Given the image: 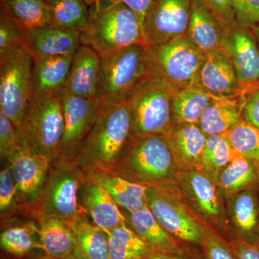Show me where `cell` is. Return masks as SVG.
I'll return each instance as SVG.
<instances>
[{"label": "cell", "instance_id": "cell-8", "mask_svg": "<svg viewBox=\"0 0 259 259\" xmlns=\"http://www.w3.org/2000/svg\"><path fill=\"white\" fill-rule=\"evenodd\" d=\"M146 47L135 44L100 54L102 74L98 99L100 104L126 102L147 77Z\"/></svg>", "mask_w": 259, "mask_h": 259}, {"label": "cell", "instance_id": "cell-6", "mask_svg": "<svg viewBox=\"0 0 259 259\" xmlns=\"http://www.w3.org/2000/svg\"><path fill=\"white\" fill-rule=\"evenodd\" d=\"M146 196L148 207L170 235L201 246L209 227L191 208L177 180L148 186Z\"/></svg>", "mask_w": 259, "mask_h": 259}, {"label": "cell", "instance_id": "cell-5", "mask_svg": "<svg viewBox=\"0 0 259 259\" xmlns=\"http://www.w3.org/2000/svg\"><path fill=\"white\" fill-rule=\"evenodd\" d=\"M64 125L59 94L32 95L16 128L20 148L54 161L59 156Z\"/></svg>", "mask_w": 259, "mask_h": 259}, {"label": "cell", "instance_id": "cell-39", "mask_svg": "<svg viewBox=\"0 0 259 259\" xmlns=\"http://www.w3.org/2000/svg\"><path fill=\"white\" fill-rule=\"evenodd\" d=\"M200 248L202 259H237L228 241L209 227Z\"/></svg>", "mask_w": 259, "mask_h": 259}, {"label": "cell", "instance_id": "cell-26", "mask_svg": "<svg viewBox=\"0 0 259 259\" xmlns=\"http://www.w3.org/2000/svg\"><path fill=\"white\" fill-rule=\"evenodd\" d=\"M86 175L103 186L121 208L129 214L148 205L146 196L147 186L131 182L112 172H90Z\"/></svg>", "mask_w": 259, "mask_h": 259}, {"label": "cell", "instance_id": "cell-30", "mask_svg": "<svg viewBox=\"0 0 259 259\" xmlns=\"http://www.w3.org/2000/svg\"><path fill=\"white\" fill-rule=\"evenodd\" d=\"M75 238L74 254L81 259H110L106 232L90 222L88 216L71 224Z\"/></svg>", "mask_w": 259, "mask_h": 259}, {"label": "cell", "instance_id": "cell-40", "mask_svg": "<svg viewBox=\"0 0 259 259\" xmlns=\"http://www.w3.org/2000/svg\"><path fill=\"white\" fill-rule=\"evenodd\" d=\"M19 144L16 127L4 115L0 113V156L9 161L21 151Z\"/></svg>", "mask_w": 259, "mask_h": 259}, {"label": "cell", "instance_id": "cell-15", "mask_svg": "<svg viewBox=\"0 0 259 259\" xmlns=\"http://www.w3.org/2000/svg\"><path fill=\"white\" fill-rule=\"evenodd\" d=\"M221 46L243 89L259 84V47L250 27L237 23L223 30Z\"/></svg>", "mask_w": 259, "mask_h": 259}, {"label": "cell", "instance_id": "cell-31", "mask_svg": "<svg viewBox=\"0 0 259 259\" xmlns=\"http://www.w3.org/2000/svg\"><path fill=\"white\" fill-rule=\"evenodd\" d=\"M0 245L5 253L16 259L32 258V253L40 250L35 221L5 226L0 234Z\"/></svg>", "mask_w": 259, "mask_h": 259}, {"label": "cell", "instance_id": "cell-10", "mask_svg": "<svg viewBox=\"0 0 259 259\" xmlns=\"http://www.w3.org/2000/svg\"><path fill=\"white\" fill-rule=\"evenodd\" d=\"M177 182L191 208L204 224L227 241L236 237L230 225L224 197L215 181L202 171H179Z\"/></svg>", "mask_w": 259, "mask_h": 259}, {"label": "cell", "instance_id": "cell-48", "mask_svg": "<svg viewBox=\"0 0 259 259\" xmlns=\"http://www.w3.org/2000/svg\"><path fill=\"white\" fill-rule=\"evenodd\" d=\"M252 31L254 33L255 38H256L257 44H258L259 47V24L255 25L254 26L250 27Z\"/></svg>", "mask_w": 259, "mask_h": 259}, {"label": "cell", "instance_id": "cell-14", "mask_svg": "<svg viewBox=\"0 0 259 259\" xmlns=\"http://www.w3.org/2000/svg\"><path fill=\"white\" fill-rule=\"evenodd\" d=\"M8 162L16 186L19 212L20 215L28 216L41 192L52 161L42 155L21 149Z\"/></svg>", "mask_w": 259, "mask_h": 259}, {"label": "cell", "instance_id": "cell-34", "mask_svg": "<svg viewBox=\"0 0 259 259\" xmlns=\"http://www.w3.org/2000/svg\"><path fill=\"white\" fill-rule=\"evenodd\" d=\"M1 13L13 19L25 28L51 24L44 0H0Z\"/></svg>", "mask_w": 259, "mask_h": 259}, {"label": "cell", "instance_id": "cell-51", "mask_svg": "<svg viewBox=\"0 0 259 259\" xmlns=\"http://www.w3.org/2000/svg\"><path fill=\"white\" fill-rule=\"evenodd\" d=\"M2 259H9V258H5V257H4V258H2Z\"/></svg>", "mask_w": 259, "mask_h": 259}, {"label": "cell", "instance_id": "cell-49", "mask_svg": "<svg viewBox=\"0 0 259 259\" xmlns=\"http://www.w3.org/2000/svg\"><path fill=\"white\" fill-rule=\"evenodd\" d=\"M83 1L85 2V3H87L89 5V6H91V5H93L94 4H95V3H97V2L100 1V0H83Z\"/></svg>", "mask_w": 259, "mask_h": 259}, {"label": "cell", "instance_id": "cell-19", "mask_svg": "<svg viewBox=\"0 0 259 259\" xmlns=\"http://www.w3.org/2000/svg\"><path fill=\"white\" fill-rule=\"evenodd\" d=\"M79 199L92 222L106 233L127 223V216L120 210L108 191L88 176L81 184Z\"/></svg>", "mask_w": 259, "mask_h": 259}, {"label": "cell", "instance_id": "cell-35", "mask_svg": "<svg viewBox=\"0 0 259 259\" xmlns=\"http://www.w3.org/2000/svg\"><path fill=\"white\" fill-rule=\"evenodd\" d=\"M236 156L224 135L207 136L202 157V171L218 183L221 172Z\"/></svg>", "mask_w": 259, "mask_h": 259}, {"label": "cell", "instance_id": "cell-24", "mask_svg": "<svg viewBox=\"0 0 259 259\" xmlns=\"http://www.w3.org/2000/svg\"><path fill=\"white\" fill-rule=\"evenodd\" d=\"M35 223L42 255L61 258L74 253V233L71 224L55 218H41Z\"/></svg>", "mask_w": 259, "mask_h": 259}, {"label": "cell", "instance_id": "cell-36", "mask_svg": "<svg viewBox=\"0 0 259 259\" xmlns=\"http://www.w3.org/2000/svg\"><path fill=\"white\" fill-rule=\"evenodd\" d=\"M236 156L259 161V128L241 119L223 134Z\"/></svg>", "mask_w": 259, "mask_h": 259}, {"label": "cell", "instance_id": "cell-12", "mask_svg": "<svg viewBox=\"0 0 259 259\" xmlns=\"http://www.w3.org/2000/svg\"><path fill=\"white\" fill-rule=\"evenodd\" d=\"M64 114V133L56 158L73 160L92 131L100 109L98 98L61 95Z\"/></svg>", "mask_w": 259, "mask_h": 259}, {"label": "cell", "instance_id": "cell-7", "mask_svg": "<svg viewBox=\"0 0 259 259\" xmlns=\"http://www.w3.org/2000/svg\"><path fill=\"white\" fill-rule=\"evenodd\" d=\"M205 55L188 37L146 48L147 75L180 90L197 83Z\"/></svg>", "mask_w": 259, "mask_h": 259}, {"label": "cell", "instance_id": "cell-29", "mask_svg": "<svg viewBox=\"0 0 259 259\" xmlns=\"http://www.w3.org/2000/svg\"><path fill=\"white\" fill-rule=\"evenodd\" d=\"M212 100L213 97L198 83L175 91L172 97L174 125H197Z\"/></svg>", "mask_w": 259, "mask_h": 259}, {"label": "cell", "instance_id": "cell-43", "mask_svg": "<svg viewBox=\"0 0 259 259\" xmlns=\"http://www.w3.org/2000/svg\"><path fill=\"white\" fill-rule=\"evenodd\" d=\"M203 2L221 24L223 30L238 23L231 0H203Z\"/></svg>", "mask_w": 259, "mask_h": 259}, {"label": "cell", "instance_id": "cell-18", "mask_svg": "<svg viewBox=\"0 0 259 259\" xmlns=\"http://www.w3.org/2000/svg\"><path fill=\"white\" fill-rule=\"evenodd\" d=\"M197 83L213 98L240 96L243 88L222 47L205 55Z\"/></svg>", "mask_w": 259, "mask_h": 259}, {"label": "cell", "instance_id": "cell-44", "mask_svg": "<svg viewBox=\"0 0 259 259\" xmlns=\"http://www.w3.org/2000/svg\"><path fill=\"white\" fill-rule=\"evenodd\" d=\"M237 259H259V243L235 237L228 241Z\"/></svg>", "mask_w": 259, "mask_h": 259}, {"label": "cell", "instance_id": "cell-17", "mask_svg": "<svg viewBox=\"0 0 259 259\" xmlns=\"http://www.w3.org/2000/svg\"><path fill=\"white\" fill-rule=\"evenodd\" d=\"M101 74L100 54L81 44L73 55L69 76L59 95L98 98Z\"/></svg>", "mask_w": 259, "mask_h": 259}, {"label": "cell", "instance_id": "cell-1", "mask_svg": "<svg viewBox=\"0 0 259 259\" xmlns=\"http://www.w3.org/2000/svg\"><path fill=\"white\" fill-rule=\"evenodd\" d=\"M131 133L127 101L100 104L96 122L73 160L85 174L111 171L131 141Z\"/></svg>", "mask_w": 259, "mask_h": 259}, {"label": "cell", "instance_id": "cell-47", "mask_svg": "<svg viewBox=\"0 0 259 259\" xmlns=\"http://www.w3.org/2000/svg\"><path fill=\"white\" fill-rule=\"evenodd\" d=\"M30 259H81V258H79V256H77L76 254H74V253H73V254L69 255V256L64 257V258H48V257L45 256V255H37V256L34 257V258H30Z\"/></svg>", "mask_w": 259, "mask_h": 259}, {"label": "cell", "instance_id": "cell-2", "mask_svg": "<svg viewBox=\"0 0 259 259\" xmlns=\"http://www.w3.org/2000/svg\"><path fill=\"white\" fill-rule=\"evenodd\" d=\"M86 174L74 160L56 159L28 216L32 221L55 218L72 224L88 216L79 203V190Z\"/></svg>", "mask_w": 259, "mask_h": 259}, {"label": "cell", "instance_id": "cell-11", "mask_svg": "<svg viewBox=\"0 0 259 259\" xmlns=\"http://www.w3.org/2000/svg\"><path fill=\"white\" fill-rule=\"evenodd\" d=\"M33 61L23 49L0 59V113L18 128L32 95Z\"/></svg>", "mask_w": 259, "mask_h": 259}, {"label": "cell", "instance_id": "cell-50", "mask_svg": "<svg viewBox=\"0 0 259 259\" xmlns=\"http://www.w3.org/2000/svg\"><path fill=\"white\" fill-rule=\"evenodd\" d=\"M257 235H258V241H259V224L258 227V231H257Z\"/></svg>", "mask_w": 259, "mask_h": 259}, {"label": "cell", "instance_id": "cell-9", "mask_svg": "<svg viewBox=\"0 0 259 259\" xmlns=\"http://www.w3.org/2000/svg\"><path fill=\"white\" fill-rule=\"evenodd\" d=\"M176 90L147 76L130 96L131 139L166 135L174 126L172 97Z\"/></svg>", "mask_w": 259, "mask_h": 259}, {"label": "cell", "instance_id": "cell-46", "mask_svg": "<svg viewBox=\"0 0 259 259\" xmlns=\"http://www.w3.org/2000/svg\"><path fill=\"white\" fill-rule=\"evenodd\" d=\"M146 259H190L188 253L185 254L150 251Z\"/></svg>", "mask_w": 259, "mask_h": 259}, {"label": "cell", "instance_id": "cell-42", "mask_svg": "<svg viewBox=\"0 0 259 259\" xmlns=\"http://www.w3.org/2000/svg\"><path fill=\"white\" fill-rule=\"evenodd\" d=\"M237 22L247 27L259 24V0H231Z\"/></svg>", "mask_w": 259, "mask_h": 259}, {"label": "cell", "instance_id": "cell-16", "mask_svg": "<svg viewBox=\"0 0 259 259\" xmlns=\"http://www.w3.org/2000/svg\"><path fill=\"white\" fill-rule=\"evenodd\" d=\"M81 45V32L66 30L52 24L25 28L24 31L23 48L32 61L74 55Z\"/></svg>", "mask_w": 259, "mask_h": 259}, {"label": "cell", "instance_id": "cell-32", "mask_svg": "<svg viewBox=\"0 0 259 259\" xmlns=\"http://www.w3.org/2000/svg\"><path fill=\"white\" fill-rule=\"evenodd\" d=\"M49 10L51 24L82 32L90 18V6L83 0H44Z\"/></svg>", "mask_w": 259, "mask_h": 259}, {"label": "cell", "instance_id": "cell-3", "mask_svg": "<svg viewBox=\"0 0 259 259\" xmlns=\"http://www.w3.org/2000/svg\"><path fill=\"white\" fill-rule=\"evenodd\" d=\"M178 171L166 136L151 135L131 139L109 172L148 187L176 180Z\"/></svg>", "mask_w": 259, "mask_h": 259}, {"label": "cell", "instance_id": "cell-25", "mask_svg": "<svg viewBox=\"0 0 259 259\" xmlns=\"http://www.w3.org/2000/svg\"><path fill=\"white\" fill-rule=\"evenodd\" d=\"M72 58L73 55L54 56L33 61V95H59L69 76Z\"/></svg>", "mask_w": 259, "mask_h": 259}, {"label": "cell", "instance_id": "cell-37", "mask_svg": "<svg viewBox=\"0 0 259 259\" xmlns=\"http://www.w3.org/2000/svg\"><path fill=\"white\" fill-rule=\"evenodd\" d=\"M0 212L2 224H9L10 220L20 214L16 186L8 162L0 171Z\"/></svg>", "mask_w": 259, "mask_h": 259}, {"label": "cell", "instance_id": "cell-23", "mask_svg": "<svg viewBox=\"0 0 259 259\" xmlns=\"http://www.w3.org/2000/svg\"><path fill=\"white\" fill-rule=\"evenodd\" d=\"M223 28L203 0H192L187 37L204 55L222 47Z\"/></svg>", "mask_w": 259, "mask_h": 259}, {"label": "cell", "instance_id": "cell-22", "mask_svg": "<svg viewBox=\"0 0 259 259\" xmlns=\"http://www.w3.org/2000/svg\"><path fill=\"white\" fill-rule=\"evenodd\" d=\"M127 223L148 245L151 251L185 254L182 242L174 238L160 224L148 205L131 213Z\"/></svg>", "mask_w": 259, "mask_h": 259}, {"label": "cell", "instance_id": "cell-13", "mask_svg": "<svg viewBox=\"0 0 259 259\" xmlns=\"http://www.w3.org/2000/svg\"><path fill=\"white\" fill-rule=\"evenodd\" d=\"M192 0H154L145 20L146 48L187 36Z\"/></svg>", "mask_w": 259, "mask_h": 259}, {"label": "cell", "instance_id": "cell-28", "mask_svg": "<svg viewBox=\"0 0 259 259\" xmlns=\"http://www.w3.org/2000/svg\"><path fill=\"white\" fill-rule=\"evenodd\" d=\"M218 185L226 200L247 189L259 187V161L236 156L221 172Z\"/></svg>", "mask_w": 259, "mask_h": 259}, {"label": "cell", "instance_id": "cell-45", "mask_svg": "<svg viewBox=\"0 0 259 259\" xmlns=\"http://www.w3.org/2000/svg\"><path fill=\"white\" fill-rule=\"evenodd\" d=\"M119 1L122 2L127 8L134 12L135 15L139 19L143 32L145 20L152 7L154 0H119Z\"/></svg>", "mask_w": 259, "mask_h": 259}, {"label": "cell", "instance_id": "cell-41", "mask_svg": "<svg viewBox=\"0 0 259 259\" xmlns=\"http://www.w3.org/2000/svg\"><path fill=\"white\" fill-rule=\"evenodd\" d=\"M241 99L242 118L259 128V84L243 89Z\"/></svg>", "mask_w": 259, "mask_h": 259}, {"label": "cell", "instance_id": "cell-27", "mask_svg": "<svg viewBox=\"0 0 259 259\" xmlns=\"http://www.w3.org/2000/svg\"><path fill=\"white\" fill-rule=\"evenodd\" d=\"M242 119L241 95L213 98L197 125L207 136L226 134Z\"/></svg>", "mask_w": 259, "mask_h": 259}, {"label": "cell", "instance_id": "cell-33", "mask_svg": "<svg viewBox=\"0 0 259 259\" xmlns=\"http://www.w3.org/2000/svg\"><path fill=\"white\" fill-rule=\"evenodd\" d=\"M107 234L110 259H146L151 251L127 223L107 232Z\"/></svg>", "mask_w": 259, "mask_h": 259}, {"label": "cell", "instance_id": "cell-21", "mask_svg": "<svg viewBox=\"0 0 259 259\" xmlns=\"http://www.w3.org/2000/svg\"><path fill=\"white\" fill-rule=\"evenodd\" d=\"M226 201L228 218L236 236L259 243V187L242 191Z\"/></svg>", "mask_w": 259, "mask_h": 259}, {"label": "cell", "instance_id": "cell-4", "mask_svg": "<svg viewBox=\"0 0 259 259\" xmlns=\"http://www.w3.org/2000/svg\"><path fill=\"white\" fill-rule=\"evenodd\" d=\"M81 40L98 54L144 45L139 19L119 0H100L90 7L88 25L81 33Z\"/></svg>", "mask_w": 259, "mask_h": 259}, {"label": "cell", "instance_id": "cell-20", "mask_svg": "<svg viewBox=\"0 0 259 259\" xmlns=\"http://www.w3.org/2000/svg\"><path fill=\"white\" fill-rule=\"evenodd\" d=\"M180 171H202L207 136L196 124L174 125L166 135Z\"/></svg>", "mask_w": 259, "mask_h": 259}, {"label": "cell", "instance_id": "cell-38", "mask_svg": "<svg viewBox=\"0 0 259 259\" xmlns=\"http://www.w3.org/2000/svg\"><path fill=\"white\" fill-rule=\"evenodd\" d=\"M25 28L4 14L0 15V59L23 48Z\"/></svg>", "mask_w": 259, "mask_h": 259}]
</instances>
